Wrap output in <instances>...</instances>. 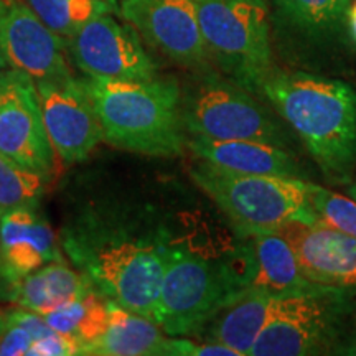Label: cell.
Returning <instances> with one entry per match:
<instances>
[{"mask_svg":"<svg viewBox=\"0 0 356 356\" xmlns=\"http://www.w3.org/2000/svg\"><path fill=\"white\" fill-rule=\"evenodd\" d=\"M61 248L101 296L154 320L167 246L129 234L122 218L97 204L66 226Z\"/></svg>","mask_w":356,"mask_h":356,"instance_id":"obj_1","label":"cell"},{"mask_svg":"<svg viewBox=\"0 0 356 356\" xmlns=\"http://www.w3.org/2000/svg\"><path fill=\"white\" fill-rule=\"evenodd\" d=\"M259 95L296 131L325 175H350L356 162V91L350 84L274 68Z\"/></svg>","mask_w":356,"mask_h":356,"instance_id":"obj_2","label":"cell"},{"mask_svg":"<svg viewBox=\"0 0 356 356\" xmlns=\"http://www.w3.org/2000/svg\"><path fill=\"white\" fill-rule=\"evenodd\" d=\"M102 129V140L154 157H175L186 145L181 88L175 78L124 81L81 79Z\"/></svg>","mask_w":356,"mask_h":356,"instance_id":"obj_3","label":"cell"},{"mask_svg":"<svg viewBox=\"0 0 356 356\" xmlns=\"http://www.w3.org/2000/svg\"><path fill=\"white\" fill-rule=\"evenodd\" d=\"M191 178L243 233L254 236L291 221H317L302 178L234 173L204 162L197 163Z\"/></svg>","mask_w":356,"mask_h":356,"instance_id":"obj_4","label":"cell"},{"mask_svg":"<svg viewBox=\"0 0 356 356\" xmlns=\"http://www.w3.org/2000/svg\"><path fill=\"white\" fill-rule=\"evenodd\" d=\"M210 60L225 78L259 95L273 73L269 7L266 0H195Z\"/></svg>","mask_w":356,"mask_h":356,"instance_id":"obj_5","label":"cell"},{"mask_svg":"<svg viewBox=\"0 0 356 356\" xmlns=\"http://www.w3.org/2000/svg\"><path fill=\"white\" fill-rule=\"evenodd\" d=\"M248 287L229 267L168 248L154 322L168 337L195 335Z\"/></svg>","mask_w":356,"mask_h":356,"instance_id":"obj_6","label":"cell"},{"mask_svg":"<svg viewBox=\"0 0 356 356\" xmlns=\"http://www.w3.org/2000/svg\"><path fill=\"white\" fill-rule=\"evenodd\" d=\"M181 89V113L190 137L210 140H259L286 147L279 122L259 101L211 70L197 73Z\"/></svg>","mask_w":356,"mask_h":356,"instance_id":"obj_7","label":"cell"},{"mask_svg":"<svg viewBox=\"0 0 356 356\" xmlns=\"http://www.w3.org/2000/svg\"><path fill=\"white\" fill-rule=\"evenodd\" d=\"M335 289L277 296L269 322L249 356H304L320 353L333 338Z\"/></svg>","mask_w":356,"mask_h":356,"instance_id":"obj_8","label":"cell"},{"mask_svg":"<svg viewBox=\"0 0 356 356\" xmlns=\"http://www.w3.org/2000/svg\"><path fill=\"white\" fill-rule=\"evenodd\" d=\"M73 63L86 76L145 81L157 76L152 58L132 25L102 13L66 40Z\"/></svg>","mask_w":356,"mask_h":356,"instance_id":"obj_9","label":"cell"},{"mask_svg":"<svg viewBox=\"0 0 356 356\" xmlns=\"http://www.w3.org/2000/svg\"><path fill=\"white\" fill-rule=\"evenodd\" d=\"M119 15L175 65L195 73L210 70L195 0H121Z\"/></svg>","mask_w":356,"mask_h":356,"instance_id":"obj_10","label":"cell"},{"mask_svg":"<svg viewBox=\"0 0 356 356\" xmlns=\"http://www.w3.org/2000/svg\"><path fill=\"white\" fill-rule=\"evenodd\" d=\"M0 154L51 178L56 154L43 124L37 84L24 71H0Z\"/></svg>","mask_w":356,"mask_h":356,"instance_id":"obj_11","label":"cell"},{"mask_svg":"<svg viewBox=\"0 0 356 356\" xmlns=\"http://www.w3.org/2000/svg\"><path fill=\"white\" fill-rule=\"evenodd\" d=\"M35 84L44 129L56 157L65 163L81 162L102 140L99 119L81 79L71 74Z\"/></svg>","mask_w":356,"mask_h":356,"instance_id":"obj_12","label":"cell"},{"mask_svg":"<svg viewBox=\"0 0 356 356\" xmlns=\"http://www.w3.org/2000/svg\"><path fill=\"white\" fill-rule=\"evenodd\" d=\"M0 50L10 68L24 71L35 83L71 76L65 40L25 0H0Z\"/></svg>","mask_w":356,"mask_h":356,"instance_id":"obj_13","label":"cell"},{"mask_svg":"<svg viewBox=\"0 0 356 356\" xmlns=\"http://www.w3.org/2000/svg\"><path fill=\"white\" fill-rule=\"evenodd\" d=\"M296 251L302 273L322 287H356V239L322 221H291L277 229Z\"/></svg>","mask_w":356,"mask_h":356,"instance_id":"obj_14","label":"cell"},{"mask_svg":"<svg viewBox=\"0 0 356 356\" xmlns=\"http://www.w3.org/2000/svg\"><path fill=\"white\" fill-rule=\"evenodd\" d=\"M53 261H65L51 226L37 207H20L0 215V270L15 282Z\"/></svg>","mask_w":356,"mask_h":356,"instance_id":"obj_15","label":"cell"},{"mask_svg":"<svg viewBox=\"0 0 356 356\" xmlns=\"http://www.w3.org/2000/svg\"><path fill=\"white\" fill-rule=\"evenodd\" d=\"M188 149L200 162L234 173L300 178V168L286 147L259 140H210L190 137Z\"/></svg>","mask_w":356,"mask_h":356,"instance_id":"obj_16","label":"cell"},{"mask_svg":"<svg viewBox=\"0 0 356 356\" xmlns=\"http://www.w3.org/2000/svg\"><path fill=\"white\" fill-rule=\"evenodd\" d=\"M168 335L154 320L109 300L106 330L84 350L97 356H155L168 355Z\"/></svg>","mask_w":356,"mask_h":356,"instance_id":"obj_17","label":"cell"},{"mask_svg":"<svg viewBox=\"0 0 356 356\" xmlns=\"http://www.w3.org/2000/svg\"><path fill=\"white\" fill-rule=\"evenodd\" d=\"M12 284L10 299L20 309L37 312L40 315L79 299L95 289L86 275L71 269L65 261L48 262Z\"/></svg>","mask_w":356,"mask_h":356,"instance_id":"obj_18","label":"cell"},{"mask_svg":"<svg viewBox=\"0 0 356 356\" xmlns=\"http://www.w3.org/2000/svg\"><path fill=\"white\" fill-rule=\"evenodd\" d=\"M277 296L259 287H248L211 320V340L229 346L238 356H249L257 337L269 322Z\"/></svg>","mask_w":356,"mask_h":356,"instance_id":"obj_19","label":"cell"},{"mask_svg":"<svg viewBox=\"0 0 356 356\" xmlns=\"http://www.w3.org/2000/svg\"><path fill=\"white\" fill-rule=\"evenodd\" d=\"M256 248V273L252 274V287L286 296L322 289L312 282L302 273L292 244L280 231L254 234Z\"/></svg>","mask_w":356,"mask_h":356,"instance_id":"obj_20","label":"cell"},{"mask_svg":"<svg viewBox=\"0 0 356 356\" xmlns=\"http://www.w3.org/2000/svg\"><path fill=\"white\" fill-rule=\"evenodd\" d=\"M108 317L109 300L96 289L43 315L44 322L53 330L79 341L83 346V355L84 350L104 333Z\"/></svg>","mask_w":356,"mask_h":356,"instance_id":"obj_21","label":"cell"},{"mask_svg":"<svg viewBox=\"0 0 356 356\" xmlns=\"http://www.w3.org/2000/svg\"><path fill=\"white\" fill-rule=\"evenodd\" d=\"M279 17L312 38H330L348 26L351 0H273Z\"/></svg>","mask_w":356,"mask_h":356,"instance_id":"obj_22","label":"cell"},{"mask_svg":"<svg viewBox=\"0 0 356 356\" xmlns=\"http://www.w3.org/2000/svg\"><path fill=\"white\" fill-rule=\"evenodd\" d=\"M51 32L68 40L81 26L102 13L118 12L108 0H25Z\"/></svg>","mask_w":356,"mask_h":356,"instance_id":"obj_23","label":"cell"},{"mask_svg":"<svg viewBox=\"0 0 356 356\" xmlns=\"http://www.w3.org/2000/svg\"><path fill=\"white\" fill-rule=\"evenodd\" d=\"M48 180L50 178L43 173L0 154V210L35 208L43 197Z\"/></svg>","mask_w":356,"mask_h":356,"instance_id":"obj_24","label":"cell"},{"mask_svg":"<svg viewBox=\"0 0 356 356\" xmlns=\"http://www.w3.org/2000/svg\"><path fill=\"white\" fill-rule=\"evenodd\" d=\"M307 198L318 221L356 239V200L307 181Z\"/></svg>","mask_w":356,"mask_h":356,"instance_id":"obj_25","label":"cell"},{"mask_svg":"<svg viewBox=\"0 0 356 356\" xmlns=\"http://www.w3.org/2000/svg\"><path fill=\"white\" fill-rule=\"evenodd\" d=\"M83 355V346L74 338L53 332L38 340H33L26 356H74Z\"/></svg>","mask_w":356,"mask_h":356,"instance_id":"obj_26","label":"cell"},{"mask_svg":"<svg viewBox=\"0 0 356 356\" xmlns=\"http://www.w3.org/2000/svg\"><path fill=\"white\" fill-rule=\"evenodd\" d=\"M168 355L172 356H238L229 346L220 341H208V343H197L184 337H172L168 340Z\"/></svg>","mask_w":356,"mask_h":356,"instance_id":"obj_27","label":"cell"},{"mask_svg":"<svg viewBox=\"0 0 356 356\" xmlns=\"http://www.w3.org/2000/svg\"><path fill=\"white\" fill-rule=\"evenodd\" d=\"M33 340L35 338L24 327L7 320L6 328L0 333V356H26Z\"/></svg>","mask_w":356,"mask_h":356,"instance_id":"obj_28","label":"cell"},{"mask_svg":"<svg viewBox=\"0 0 356 356\" xmlns=\"http://www.w3.org/2000/svg\"><path fill=\"white\" fill-rule=\"evenodd\" d=\"M6 318L8 322L24 327L26 332H30V335H32L35 340H38V338H43L47 335H51V333L55 332L50 325L44 322L43 315H40L37 312H32V310H25V309L15 310L12 312V314H8Z\"/></svg>","mask_w":356,"mask_h":356,"instance_id":"obj_29","label":"cell"},{"mask_svg":"<svg viewBox=\"0 0 356 356\" xmlns=\"http://www.w3.org/2000/svg\"><path fill=\"white\" fill-rule=\"evenodd\" d=\"M348 30L356 43V0H351L348 10Z\"/></svg>","mask_w":356,"mask_h":356,"instance_id":"obj_30","label":"cell"},{"mask_svg":"<svg viewBox=\"0 0 356 356\" xmlns=\"http://www.w3.org/2000/svg\"><path fill=\"white\" fill-rule=\"evenodd\" d=\"M7 68H10V66H8L6 56H3L2 50H0V71H3V70H7Z\"/></svg>","mask_w":356,"mask_h":356,"instance_id":"obj_31","label":"cell"},{"mask_svg":"<svg viewBox=\"0 0 356 356\" xmlns=\"http://www.w3.org/2000/svg\"><path fill=\"white\" fill-rule=\"evenodd\" d=\"M350 197H351V198H355V200H356V181H355V184H353V185H351V186H350Z\"/></svg>","mask_w":356,"mask_h":356,"instance_id":"obj_32","label":"cell"},{"mask_svg":"<svg viewBox=\"0 0 356 356\" xmlns=\"http://www.w3.org/2000/svg\"><path fill=\"white\" fill-rule=\"evenodd\" d=\"M6 323H7L6 317H2V315H0V333H2L3 328H6Z\"/></svg>","mask_w":356,"mask_h":356,"instance_id":"obj_33","label":"cell"},{"mask_svg":"<svg viewBox=\"0 0 356 356\" xmlns=\"http://www.w3.org/2000/svg\"><path fill=\"white\" fill-rule=\"evenodd\" d=\"M346 353H348V355H356V343H355L353 346H351V348H350L348 351H346Z\"/></svg>","mask_w":356,"mask_h":356,"instance_id":"obj_34","label":"cell"},{"mask_svg":"<svg viewBox=\"0 0 356 356\" xmlns=\"http://www.w3.org/2000/svg\"><path fill=\"white\" fill-rule=\"evenodd\" d=\"M108 2L111 3V6H114L115 8H118V12H119V3H118V0H108Z\"/></svg>","mask_w":356,"mask_h":356,"instance_id":"obj_35","label":"cell"},{"mask_svg":"<svg viewBox=\"0 0 356 356\" xmlns=\"http://www.w3.org/2000/svg\"><path fill=\"white\" fill-rule=\"evenodd\" d=\"M0 215H2V210H0Z\"/></svg>","mask_w":356,"mask_h":356,"instance_id":"obj_36","label":"cell"}]
</instances>
